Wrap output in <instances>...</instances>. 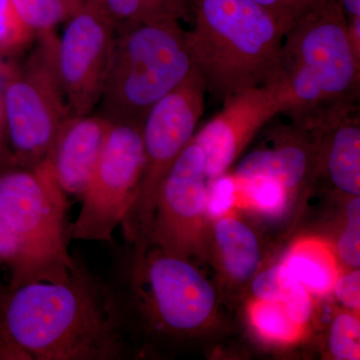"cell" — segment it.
<instances>
[{
	"instance_id": "4dcf8cb0",
	"label": "cell",
	"mask_w": 360,
	"mask_h": 360,
	"mask_svg": "<svg viewBox=\"0 0 360 360\" xmlns=\"http://www.w3.org/2000/svg\"><path fill=\"white\" fill-rule=\"evenodd\" d=\"M175 4H177L182 9L186 18L191 20V6H193V0H174Z\"/></svg>"
},
{
	"instance_id": "5b68a950",
	"label": "cell",
	"mask_w": 360,
	"mask_h": 360,
	"mask_svg": "<svg viewBox=\"0 0 360 360\" xmlns=\"http://www.w3.org/2000/svg\"><path fill=\"white\" fill-rule=\"evenodd\" d=\"M37 37L4 91L6 135L16 167H33L46 160L70 115L56 60L58 37L53 32Z\"/></svg>"
},
{
	"instance_id": "d4e9b609",
	"label": "cell",
	"mask_w": 360,
	"mask_h": 360,
	"mask_svg": "<svg viewBox=\"0 0 360 360\" xmlns=\"http://www.w3.org/2000/svg\"><path fill=\"white\" fill-rule=\"evenodd\" d=\"M360 198H350L345 210V224L335 248L338 260L349 269L360 266Z\"/></svg>"
},
{
	"instance_id": "44dd1931",
	"label": "cell",
	"mask_w": 360,
	"mask_h": 360,
	"mask_svg": "<svg viewBox=\"0 0 360 360\" xmlns=\"http://www.w3.org/2000/svg\"><path fill=\"white\" fill-rule=\"evenodd\" d=\"M234 179L238 182V206L269 217H281L288 208L291 195L276 180L264 175Z\"/></svg>"
},
{
	"instance_id": "5bb4252c",
	"label": "cell",
	"mask_w": 360,
	"mask_h": 360,
	"mask_svg": "<svg viewBox=\"0 0 360 360\" xmlns=\"http://www.w3.org/2000/svg\"><path fill=\"white\" fill-rule=\"evenodd\" d=\"M111 122L101 115H68L46 160L65 194L82 196L103 151Z\"/></svg>"
},
{
	"instance_id": "4316f807",
	"label": "cell",
	"mask_w": 360,
	"mask_h": 360,
	"mask_svg": "<svg viewBox=\"0 0 360 360\" xmlns=\"http://www.w3.org/2000/svg\"><path fill=\"white\" fill-rule=\"evenodd\" d=\"M236 207H238V187L233 175L225 174L208 180L207 212L212 221L233 213Z\"/></svg>"
},
{
	"instance_id": "7c38bea8",
	"label": "cell",
	"mask_w": 360,
	"mask_h": 360,
	"mask_svg": "<svg viewBox=\"0 0 360 360\" xmlns=\"http://www.w3.org/2000/svg\"><path fill=\"white\" fill-rule=\"evenodd\" d=\"M284 108L279 84L243 90L225 99L219 112L193 137L202 151L207 179L227 174L258 131L283 115Z\"/></svg>"
},
{
	"instance_id": "ffe728a7",
	"label": "cell",
	"mask_w": 360,
	"mask_h": 360,
	"mask_svg": "<svg viewBox=\"0 0 360 360\" xmlns=\"http://www.w3.org/2000/svg\"><path fill=\"white\" fill-rule=\"evenodd\" d=\"M248 316L257 335L272 345H295L309 330L293 321L281 303L271 300L253 297L248 303Z\"/></svg>"
},
{
	"instance_id": "7a4b0ae2",
	"label": "cell",
	"mask_w": 360,
	"mask_h": 360,
	"mask_svg": "<svg viewBox=\"0 0 360 360\" xmlns=\"http://www.w3.org/2000/svg\"><path fill=\"white\" fill-rule=\"evenodd\" d=\"M187 32L207 94L224 103L253 87L278 84L283 26L255 0H193Z\"/></svg>"
},
{
	"instance_id": "52a82bcc",
	"label": "cell",
	"mask_w": 360,
	"mask_h": 360,
	"mask_svg": "<svg viewBox=\"0 0 360 360\" xmlns=\"http://www.w3.org/2000/svg\"><path fill=\"white\" fill-rule=\"evenodd\" d=\"M144 167L141 124L111 122L71 227L79 240H110L134 205Z\"/></svg>"
},
{
	"instance_id": "ac0fdd59",
	"label": "cell",
	"mask_w": 360,
	"mask_h": 360,
	"mask_svg": "<svg viewBox=\"0 0 360 360\" xmlns=\"http://www.w3.org/2000/svg\"><path fill=\"white\" fill-rule=\"evenodd\" d=\"M250 283L253 297L281 303L293 321L309 329L314 316L312 295L283 262L257 272Z\"/></svg>"
},
{
	"instance_id": "f1b7e54d",
	"label": "cell",
	"mask_w": 360,
	"mask_h": 360,
	"mask_svg": "<svg viewBox=\"0 0 360 360\" xmlns=\"http://www.w3.org/2000/svg\"><path fill=\"white\" fill-rule=\"evenodd\" d=\"M333 293L347 309L359 312L360 309L359 269H349L340 272L333 288Z\"/></svg>"
},
{
	"instance_id": "1f68e13d",
	"label": "cell",
	"mask_w": 360,
	"mask_h": 360,
	"mask_svg": "<svg viewBox=\"0 0 360 360\" xmlns=\"http://www.w3.org/2000/svg\"><path fill=\"white\" fill-rule=\"evenodd\" d=\"M65 1L70 2L72 6H77L80 4L79 0H65Z\"/></svg>"
},
{
	"instance_id": "83f0119b",
	"label": "cell",
	"mask_w": 360,
	"mask_h": 360,
	"mask_svg": "<svg viewBox=\"0 0 360 360\" xmlns=\"http://www.w3.org/2000/svg\"><path fill=\"white\" fill-rule=\"evenodd\" d=\"M269 11L284 32L307 13H311L330 0H255ZM285 33V32H284Z\"/></svg>"
},
{
	"instance_id": "e0dca14e",
	"label": "cell",
	"mask_w": 360,
	"mask_h": 360,
	"mask_svg": "<svg viewBox=\"0 0 360 360\" xmlns=\"http://www.w3.org/2000/svg\"><path fill=\"white\" fill-rule=\"evenodd\" d=\"M340 262L335 248L326 240L303 238L293 243L283 264L312 295L326 296L333 293Z\"/></svg>"
},
{
	"instance_id": "3957f363",
	"label": "cell",
	"mask_w": 360,
	"mask_h": 360,
	"mask_svg": "<svg viewBox=\"0 0 360 360\" xmlns=\"http://www.w3.org/2000/svg\"><path fill=\"white\" fill-rule=\"evenodd\" d=\"M281 84L283 115L309 125L359 105L360 58L350 42L340 0H330L284 33Z\"/></svg>"
},
{
	"instance_id": "8fae6325",
	"label": "cell",
	"mask_w": 360,
	"mask_h": 360,
	"mask_svg": "<svg viewBox=\"0 0 360 360\" xmlns=\"http://www.w3.org/2000/svg\"><path fill=\"white\" fill-rule=\"evenodd\" d=\"M115 27L96 0H84L68 16L56 44L59 77L71 115L92 112L101 101Z\"/></svg>"
},
{
	"instance_id": "7402d4cb",
	"label": "cell",
	"mask_w": 360,
	"mask_h": 360,
	"mask_svg": "<svg viewBox=\"0 0 360 360\" xmlns=\"http://www.w3.org/2000/svg\"><path fill=\"white\" fill-rule=\"evenodd\" d=\"M112 21L115 32L155 18H186L174 0H96Z\"/></svg>"
},
{
	"instance_id": "277c9868",
	"label": "cell",
	"mask_w": 360,
	"mask_h": 360,
	"mask_svg": "<svg viewBox=\"0 0 360 360\" xmlns=\"http://www.w3.org/2000/svg\"><path fill=\"white\" fill-rule=\"evenodd\" d=\"M194 66L179 18H155L116 30L99 115L110 122L141 124L150 108Z\"/></svg>"
},
{
	"instance_id": "ba28073f",
	"label": "cell",
	"mask_w": 360,
	"mask_h": 360,
	"mask_svg": "<svg viewBox=\"0 0 360 360\" xmlns=\"http://www.w3.org/2000/svg\"><path fill=\"white\" fill-rule=\"evenodd\" d=\"M66 194L49 160L0 174V213L30 250L63 276L77 266L66 248Z\"/></svg>"
},
{
	"instance_id": "9c48e42d",
	"label": "cell",
	"mask_w": 360,
	"mask_h": 360,
	"mask_svg": "<svg viewBox=\"0 0 360 360\" xmlns=\"http://www.w3.org/2000/svg\"><path fill=\"white\" fill-rule=\"evenodd\" d=\"M134 276L144 312L160 331L195 335L214 321L217 292L189 260L155 248L137 257Z\"/></svg>"
},
{
	"instance_id": "30bf717a",
	"label": "cell",
	"mask_w": 360,
	"mask_h": 360,
	"mask_svg": "<svg viewBox=\"0 0 360 360\" xmlns=\"http://www.w3.org/2000/svg\"><path fill=\"white\" fill-rule=\"evenodd\" d=\"M207 184L202 151L191 139L161 184L148 246L189 262L210 259Z\"/></svg>"
},
{
	"instance_id": "603a6c76",
	"label": "cell",
	"mask_w": 360,
	"mask_h": 360,
	"mask_svg": "<svg viewBox=\"0 0 360 360\" xmlns=\"http://www.w3.org/2000/svg\"><path fill=\"white\" fill-rule=\"evenodd\" d=\"M21 22L33 35L53 32L77 8L65 0H11Z\"/></svg>"
},
{
	"instance_id": "f546056e",
	"label": "cell",
	"mask_w": 360,
	"mask_h": 360,
	"mask_svg": "<svg viewBox=\"0 0 360 360\" xmlns=\"http://www.w3.org/2000/svg\"><path fill=\"white\" fill-rule=\"evenodd\" d=\"M348 23L360 21V0H340Z\"/></svg>"
},
{
	"instance_id": "d6986e66",
	"label": "cell",
	"mask_w": 360,
	"mask_h": 360,
	"mask_svg": "<svg viewBox=\"0 0 360 360\" xmlns=\"http://www.w3.org/2000/svg\"><path fill=\"white\" fill-rule=\"evenodd\" d=\"M0 260L13 270L15 285L37 281H60L63 276L35 255L0 213Z\"/></svg>"
},
{
	"instance_id": "484cf974",
	"label": "cell",
	"mask_w": 360,
	"mask_h": 360,
	"mask_svg": "<svg viewBox=\"0 0 360 360\" xmlns=\"http://www.w3.org/2000/svg\"><path fill=\"white\" fill-rule=\"evenodd\" d=\"M34 35L21 22L11 0H0V54L20 51Z\"/></svg>"
},
{
	"instance_id": "cb8c5ba5",
	"label": "cell",
	"mask_w": 360,
	"mask_h": 360,
	"mask_svg": "<svg viewBox=\"0 0 360 360\" xmlns=\"http://www.w3.org/2000/svg\"><path fill=\"white\" fill-rule=\"evenodd\" d=\"M328 352L333 359H360V321L359 312L341 310L331 322Z\"/></svg>"
},
{
	"instance_id": "6da1fadb",
	"label": "cell",
	"mask_w": 360,
	"mask_h": 360,
	"mask_svg": "<svg viewBox=\"0 0 360 360\" xmlns=\"http://www.w3.org/2000/svg\"><path fill=\"white\" fill-rule=\"evenodd\" d=\"M2 329L14 355L35 360H108L122 338L106 292L77 269L60 281L14 285Z\"/></svg>"
},
{
	"instance_id": "9a60e30c",
	"label": "cell",
	"mask_w": 360,
	"mask_h": 360,
	"mask_svg": "<svg viewBox=\"0 0 360 360\" xmlns=\"http://www.w3.org/2000/svg\"><path fill=\"white\" fill-rule=\"evenodd\" d=\"M359 105L331 113L310 125L319 143V177L348 198L360 196Z\"/></svg>"
},
{
	"instance_id": "8992f818",
	"label": "cell",
	"mask_w": 360,
	"mask_h": 360,
	"mask_svg": "<svg viewBox=\"0 0 360 360\" xmlns=\"http://www.w3.org/2000/svg\"><path fill=\"white\" fill-rule=\"evenodd\" d=\"M206 84L194 66L188 77L156 103L141 123L144 167L131 210L123 222L136 255L148 248L156 200L168 170L196 132L205 106Z\"/></svg>"
},
{
	"instance_id": "4fadbf2b",
	"label": "cell",
	"mask_w": 360,
	"mask_h": 360,
	"mask_svg": "<svg viewBox=\"0 0 360 360\" xmlns=\"http://www.w3.org/2000/svg\"><path fill=\"white\" fill-rule=\"evenodd\" d=\"M233 175L269 177L283 186L292 198L319 179L316 134L309 127L290 122L277 129L271 148L246 156Z\"/></svg>"
},
{
	"instance_id": "2e32d148",
	"label": "cell",
	"mask_w": 360,
	"mask_h": 360,
	"mask_svg": "<svg viewBox=\"0 0 360 360\" xmlns=\"http://www.w3.org/2000/svg\"><path fill=\"white\" fill-rule=\"evenodd\" d=\"M210 258L225 283L231 286L245 285L262 264L259 239L236 213L224 215L212 220L210 225Z\"/></svg>"
}]
</instances>
